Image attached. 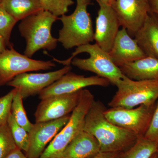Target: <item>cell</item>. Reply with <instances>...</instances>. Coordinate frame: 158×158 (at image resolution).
<instances>
[{
	"instance_id": "1",
	"label": "cell",
	"mask_w": 158,
	"mask_h": 158,
	"mask_svg": "<svg viewBox=\"0 0 158 158\" xmlns=\"http://www.w3.org/2000/svg\"><path fill=\"white\" fill-rule=\"evenodd\" d=\"M106 109L102 102L94 100L85 116L83 131L96 138L101 152H123L135 144L138 137L109 121L105 116Z\"/></svg>"
},
{
	"instance_id": "2",
	"label": "cell",
	"mask_w": 158,
	"mask_h": 158,
	"mask_svg": "<svg viewBox=\"0 0 158 158\" xmlns=\"http://www.w3.org/2000/svg\"><path fill=\"white\" fill-rule=\"evenodd\" d=\"M53 61L64 65L72 64L79 69L95 73L106 79L115 85L124 75L120 68L115 65L109 53L102 49L96 44L89 43L77 47L70 58L60 60L53 58Z\"/></svg>"
},
{
	"instance_id": "3",
	"label": "cell",
	"mask_w": 158,
	"mask_h": 158,
	"mask_svg": "<svg viewBox=\"0 0 158 158\" xmlns=\"http://www.w3.org/2000/svg\"><path fill=\"white\" fill-rule=\"evenodd\" d=\"M58 19L49 11L42 9L22 20L18 27L21 36L26 41L24 55L31 58L40 50L56 48L58 39L53 37L51 30Z\"/></svg>"
},
{
	"instance_id": "4",
	"label": "cell",
	"mask_w": 158,
	"mask_h": 158,
	"mask_svg": "<svg viewBox=\"0 0 158 158\" xmlns=\"http://www.w3.org/2000/svg\"><path fill=\"white\" fill-rule=\"evenodd\" d=\"M116 86L117 91L109 103L111 108L151 106L158 100V80L135 81L124 75Z\"/></svg>"
},
{
	"instance_id": "5",
	"label": "cell",
	"mask_w": 158,
	"mask_h": 158,
	"mask_svg": "<svg viewBox=\"0 0 158 158\" xmlns=\"http://www.w3.org/2000/svg\"><path fill=\"white\" fill-rule=\"evenodd\" d=\"M94 101L88 89H82L80 101L68 122L51 141L39 158H61L71 141L83 131L85 116Z\"/></svg>"
},
{
	"instance_id": "6",
	"label": "cell",
	"mask_w": 158,
	"mask_h": 158,
	"mask_svg": "<svg viewBox=\"0 0 158 158\" xmlns=\"http://www.w3.org/2000/svg\"><path fill=\"white\" fill-rule=\"evenodd\" d=\"M88 6L77 4L73 13L63 15L59 18L62 27L57 39L65 49L78 47L94 40V31L92 19L87 11Z\"/></svg>"
},
{
	"instance_id": "7",
	"label": "cell",
	"mask_w": 158,
	"mask_h": 158,
	"mask_svg": "<svg viewBox=\"0 0 158 158\" xmlns=\"http://www.w3.org/2000/svg\"><path fill=\"white\" fill-rule=\"evenodd\" d=\"M155 106L143 105L132 109L111 108L105 110L104 115L113 124L141 138L144 137L148 128Z\"/></svg>"
},
{
	"instance_id": "8",
	"label": "cell",
	"mask_w": 158,
	"mask_h": 158,
	"mask_svg": "<svg viewBox=\"0 0 158 158\" xmlns=\"http://www.w3.org/2000/svg\"><path fill=\"white\" fill-rule=\"evenodd\" d=\"M52 61L35 60L22 55L13 46L0 54V86L7 85L15 77L28 72L47 70L55 67Z\"/></svg>"
},
{
	"instance_id": "9",
	"label": "cell",
	"mask_w": 158,
	"mask_h": 158,
	"mask_svg": "<svg viewBox=\"0 0 158 158\" xmlns=\"http://www.w3.org/2000/svg\"><path fill=\"white\" fill-rule=\"evenodd\" d=\"M122 28L135 37L150 12L149 0H116L112 6Z\"/></svg>"
},
{
	"instance_id": "10",
	"label": "cell",
	"mask_w": 158,
	"mask_h": 158,
	"mask_svg": "<svg viewBox=\"0 0 158 158\" xmlns=\"http://www.w3.org/2000/svg\"><path fill=\"white\" fill-rule=\"evenodd\" d=\"M81 90L41 100L34 114L35 122L55 120L72 113L78 104Z\"/></svg>"
},
{
	"instance_id": "11",
	"label": "cell",
	"mask_w": 158,
	"mask_h": 158,
	"mask_svg": "<svg viewBox=\"0 0 158 158\" xmlns=\"http://www.w3.org/2000/svg\"><path fill=\"white\" fill-rule=\"evenodd\" d=\"M71 69L70 65H65L59 70L45 73H26L15 77L7 85L18 89L22 98L25 99L39 94L44 88L52 84Z\"/></svg>"
},
{
	"instance_id": "12",
	"label": "cell",
	"mask_w": 158,
	"mask_h": 158,
	"mask_svg": "<svg viewBox=\"0 0 158 158\" xmlns=\"http://www.w3.org/2000/svg\"><path fill=\"white\" fill-rule=\"evenodd\" d=\"M110 84L106 79L98 76L86 77L70 71L44 88L38 95L42 100L54 95L74 93L89 86L106 87Z\"/></svg>"
},
{
	"instance_id": "13",
	"label": "cell",
	"mask_w": 158,
	"mask_h": 158,
	"mask_svg": "<svg viewBox=\"0 0 158 158\" xmlns=\"http://www.w3.org/2000/svg\"><path fill=\"white\" fill-rule=\"evenodd\" d=\"M70 115L51 121L35 122L29 132L30 146L27 158H39L49 142L68 122Z\"/></svg>"
},
{
	"instance_id": "14",
	"label": "cell",
	"mask_w": 158,
	"mask_h": 158,
	"mask_svg": "<svg viewBox=\"0 0 158 158\" xmlns=\"http://www.w3.org/2000/svg\"><path fill=\"white\" fill-rule=\"evenodd\" d=\"M99 6L96 19L94 40L102 49L109 52L121 27L112 6L97 1Z\"/></svg>"
},
{
	"instance_id": "15",
	"label": "cell",
	"mask_w": 158,
	"mask_h": 158,
	"mask_svg": "<svg viewBox=\"0 0 158 158\" xmlns=\"http://www.w3.org/2000/svg\"><path fill=\"white\" fill-rule=\"evenodd\" d=\"M109 54L113 63L120 67L146 56V55L126 29L122 28L118 31Z\"/></svg>"
},
{
	"instance_id": "16",
	"label": "cell",
	"mask_w": 158,
	"mask_h": 158,
	"mask_svg": "<svg viewBox=\"0 0 158 158\" xmlns=\"http://www.w3.org/2000/svg\"><path fill=\"white\" fill-rule=\"evenodd\" d=\"M134 37L146 56L158 59V15L150 12Z\"/></svg>"
},
{
	"instance_id": "17",
	"label": "cell",
	"mask_w": 158,
	"mask_h": 158,
	"mask_svg": "<svg viewBox=\"0 0 158 158\" xmlns=\"http://www.w3.org/2000/svg\"><path fill=\"white\" fill-rule=\"evenodd\" d=\"M100 152V146L96 138L82 131L68 144L61 158H93Z\"/></svg>"
},
{
	"instance_id": "18",
	"label": "cell",
	"mask_w": 158,
	"mask_h": 158,
	"mask_svg": "<svg viewBox=\"0 0 158 158\" xmlns=\"http://www.w3.org/2000/svg\"><path fill=\"white\" fill-rule=\"evenodd\" d=\"M123 74L135 81L158 80V59L146 56L119 67Z\"/></svg>"
},
{
	"instance_id": "19",
	"label": "cell",
	"mask_w": 158,
	"mask_h": 158,
	"mask_svg": "<svg viewBox=\"0 0 158 158\" xmlns=\"http://www.w3.org/2000/svg\"><path fill=\"white\" fill-rule=\"evenodd\" d=\"M1 4L18 22L43 9L40 0H2Z\"/></svg>"
},
{
	"instance_id": "20",
	"label": "cell",
	"mask_w": 158,
	"mask_h": 158,
	"mask_svg": "<svg viewBox=\"0 0 158 158\" xmlns=\"http://www.w3.org/2000/svg\"><path fill=\"white\" fill-rule=\"evenodd\" d=\"M158 145V142L141 137L118 158H151L157 152Z\"/></svg>"
},
{
	"instance_id": "21",
	"label": "cell",
	"mask_w": 158,
	"mask_h": 158,
	"mask_svg": "<svg viewBox=\"0 0 158 158\" xmlns=\"http://www.w3.org/2000/svg\"><path fill=\"white\" fill-rule=\"evenodd\" d=\"M23 99L19 90L17 89L11 103V114L18 124L29 132L33 124L27 116L23 105Z\"/></svg>"
},
{
	"instance_id": "22",
	"label": "cell",
	"mask_w": 158,
	"mask_h": 158,
	"mask_svg": "<svg viewBox=\"0 0 158 158\" xmlns=\"http://www.w3.org/2000/svg\"><path fill=\"white\" fill-rule=\"evenodd\" d=\"M8 123L17 147L27 152L30 146L29 133L18 124L11 113L8 119Z\"/></svg>"
},
{
	"instance_id": "23",
	"label": "cell",
	"mask_w": 158,
	"mask_h": 158,
	"mask_svg": "<svg viewBox=\"0 0 158 158\" xmlns=\"http://www.w3.org/2000/svg\"><path fill=\"white\" fill-rule=\"evenodd\" d=\"M17 148L8 122L0 125V158H6Z\"/></svg>"
},
{
	"instance_id": "24",
	"label": "cell",
	"mask_w": 158,
	"mask_h": 158,
	"mask_svg": "<svg viewBox=\"0 0 158 158\" xmlns=\"http://www.w3.org/2000/svg\"><path fill=\"white\" fill-rule=\"evenodd\" d=\"M17 22L0 4V34L6 39L7 47L9 48L13 46L10 42V37L12 29Z\"/></svg>"
},
{
	"instance_id": "25",
	"label": "cell",
	"mask_w": 158,
	"mask_h": 158,
	"mask_svg": "<svg viewBox=\"0 0 158 158\" xmlns=\"http://www.w3.org/2000/svg\"><path fill=\"white\" fill-rule=\"evenodd\" d=\"M40 2L43 10L58 17L67 13L69 7L74 4L73 0H40Z\"/></svg>"
},
{
	"instance_id": "26",
	"label": "cell",
	"mask_w": 158,
	"mask_h": 158,
	"mask_svg": "<svg viewBox=\"0 0 158 158\" xmlns=\"http://www.w3.org/2000/svg\"><path fill=\"white\" fill-rule=\"evenodd\" d=\"M17 89L13 88L9 93L0 98V125L8 122L11 113L12 100Z\"/></svg>"
},
{
	"instance_id": "27",
	"label": "cell",
	"mask_w": 158,
	"mask_h": 158,
	"mask_svg": "<svg viewBox=\"0 0 158 158\" xmlns=\"http://www.w3.org/2000/svg\"><path fill=\"white\" fill-rule=\"evenodd\" d=\"M144 138L158 143V99L148 128Z\"/></svg>"
},
{
	"instance_id": "28",
	"label": "cell",
	"mask_w": 158,
	"mask_h": 158,
	"mask_svg": "<svg viewBox=\"0 0 158 158\" xmlns=\"http://www.w3.org/2000/svg\"><path fill=\"white\" fill-rule=\"evenodd\" d=\"M121 153L101 152L93 158H118Z\"/></svg>"
},
{
	"instance_id": "29",
	"label": "cell",
	"mask_w": 158,
	"mask_h": 158,
	"mask_svg": "<svg viewBox=\"0 0 158 158\" xmlns=\"http://www.w3.org/2000/svg\"><path fill=\"white\" fill-rule=\"evenodd\" d=\"M6 158H27L19 148H17L11 152Z\"/></svg>"
},
{
	"instance_id": "30",
	"label": "cell",
	"mask_w": 158,
	"mask_h": 158,
	"mask_svg": "<svg viewBox=\"0 0 158 158\" xmlns=\"http://www.w3.org/2000/svg\"><path fill=\"white\" fill-rule=\"evenodd\" d=\"M150 12L158 15V0H149Z\"/></svg>"
},
{
	"instance_id": "31",
	"label": "cell",
	"mask_w": 158,
	"mask_h": 158,
	"mask_svg": "<svg viewBox=\"0 0 158 158\" xmlns=\"http://www.w3.org/2000/svg\"><path fill=\"white\" fill-rule=\"evenodd\" d=\"M7 43L2 35L0 34V54L3 52L7 48Z\"/></svg>"
},
{
	"instance_id": "32",
	"label": "cell",
	"mask_w": 158,
	"mask_h": 158,
	"mask_svg": "<svg viewBox=\"0 0 158 158\" xmlns=\"http://www.w3.org/2000/svg\"><path fill=\"white\" fill-rule=\"evenodd\" d=\"M96 1H100V2H102L105 3V4L112 6L113 5V4L115 3V2H116V0H96Z\"/></svg>"
},
{
	"instance_id": "33",
	"label": "cell",
	"mask_w": 158,
	"mask_h": 158,
	"mask_svg": "<svg viewBox=\"0 0 158 158\" xmlns=\"http://www.w3.org/2000/svg\"><path fill=\"white\" fill-rule=\"evenodd\" d=\"M77 4H85L88 6L91 5V0H77Z\"/></svg>"
},
{
	"instance_id": "34",
	"label": "cell",
	"mask_w": 158,
	"mask_h": 158,
	"mask_svg": "<svg viewBox=\"0 0 158 158\" xmlns=\"http://www.w3.org/2000/svg\"><path fill=\"white\" fill-rule=\"evenodd\" d=\"M151 158H158V155L157 152H156L155 154H154Z\"/></svg>"
},
{
	"instance_id": "35",
	"label": "cell",
	"mask_w": 158,
	"mask_h": 158,
	"mask_svg": "<svg viewBox=\"0 0 158 158\" xmlns=\"http://www.w3.org/2000/svg\"><path fill=\"white\" fill-rule=\"evenodd\" d=\"M157 153L158 155V147H157Z\"/></svg>"
},
{
	"instance_id": "36",
	"label": "cell",
	"mask_w": 158,
	"mask_h": 158,
	"mask_svg": "<svg viewBox=\"0 0 158 158\" xmlns=\"http://www.w3.org/2000/svg\"><path fill=\"white\" fill-rule=\"evenodd\" d=\"M1 1H2V0H0V4H1Z\"/></svg>"
}]
</instances>
